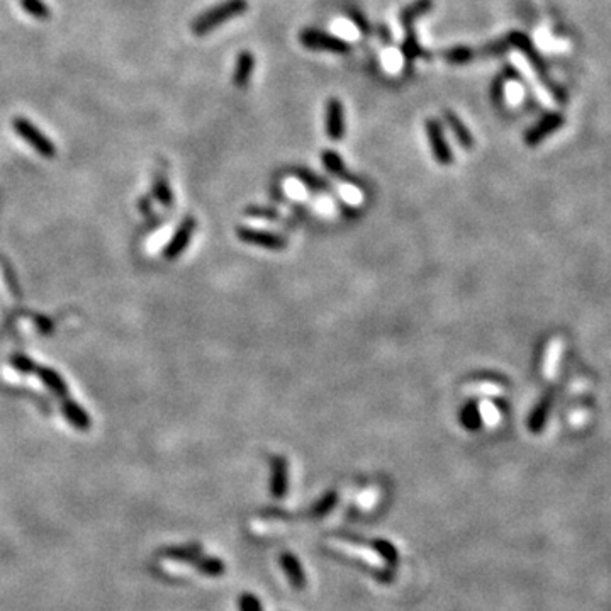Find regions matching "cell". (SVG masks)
Masks as SVG:
<instances>
[{"label": "cell", "mask_w": 611, "mask_h": 611, "mask_svg": "<svg viewBox=\"0 0 611 611\" xmlns=\"http://www.w3.org/2000/svg\"><path fill=\"white\" fill-rule=\"evenodd\" d=\"M248 11V0H224V2L217 4L209 11L202 12L199 17H195L192 23V33L198 36H204L215 31L221 24L228 23V21L240 17Z\"/></svg>", "instance_id": "obj_1"}, {"label": "cell", "mask_w": 611, "mask_h": 611, "mask_svg": "<svg viewBox=\"0 0 611 611\" xmlns=\"http://www.w3.org/2000/svg\"><path fill=\"white\" fill-rule=\"evenodd\" d=\"M12 126H14L16 132L25 141V143L31 144L38 155L45 158L57 156V147H55L53 141H51L41 130H38L29 119L16 118L14 121H12Z\"/></svg>", "instance_id": "obj_2"}, {"label": "cell", "mask_w": 611, "mask_h": 611, "mask_svg": "<svg viewBox=\"0 0 611 611\" xmlns=\"http://www.w3.org/2000/svg\"><path fill=\"white\" fill-rule=\"evenodd\" d=\"M299 41H301V45L306 46L307 50L331 51V53H340V55L348 53L350 51L348 42L345 40L313 28L302 29L301 34H299Z\"/></svg>", "instance_id": "obj_3"}, {"label": "cell", "mask_w": 611, "mask_h": 611, "mask_svg": "<svg viewBox=\"0 0 611 611\" xmlns=\"http://www.w3.org/2000/svg\"><path fill=\"white\" fill-rule=\"evenodd\" d=\"M426 136H428V143L431 148V153L437 158L440 165L448 166L454 164V153H452L450 144L447 143L445 135H443V127L440 124L438 119H426Z\"/></svg>", "instance_id": "obj_4"}, {"label": "cell", "mask_w": 611, "mask_h": 611, "mask_svg": "<svg viewBox=\"0 0 611 611\" xmlns=\"http://www.w3.org/2000/svg\"><path fill=\"white\" fill-rule=\"evenodd\" d=\"M236 236L240 238L243 243L265 248V250L282 251L287 248V241H285L280 234L263 232V229L245 228V226H240V228H236Z\"/></svg>", "instance_id": "obj_5"}, {"label": "cell", "mask_w": 611, "mask_h": 611, "mask_svg": "<svg viewBox=\"0 0 611 611\" xmlns=\"http://www.w3.org/2000/svg\"><path fill=\"white\" fill-rule=\"evenodd\" d=\"M195 226H198V223H195L194 216H187L185 219L178 224L177 232H175L172 240L169 241V245H166L164 251L166 260L178 258V256L185 251V248L189 246V243L192 240V234L195 232Z\"/></svg>", "instance_id": "obj_6"}, {"label": "cell", "mask_w": 611, "mask_h": 611, "mask_svg": "<svg viewBox=\"0 0 611 611\" xmlns=\"http://www.w3.org/2000/svg\"><path fill=\"white\" fill-rule=\"evenodd\" d=\"M326 132L333 141H341L345 136V110L343 104L336 97L326 102V118H324Z\"/></svg>", "instance_id": "obj_7"}, {"label": "cell", "mask_w": 611, "mask_h": 611, "mask_svg": "<svg viewBox=\"0 0 611 611\" xmlns=\"http://www.w3.org/2000/svg\"><path fill=\"white\" fill-rule=\"evenodd\" d=\"M272 477H270V493L273 498L282 499L287 494L289 488V464L284 457L277 455L270 460Z\"/></svg>", "instance_id": "obj_8"}, {"label": "cell", "mask_w": 611, "mask_h": 611, "mask_svg": "<svg viewBox=\"0 0 611 611\" xmlns=\"http://www.w3.org/2000/svg\"><path fill=\"white\" fill-rule=\"evenodd\" d=\"M280 566L282 569H284L285 576H287L289 583L292 584L294 589H297V591H301V589L306 588V574L304 569H302L301 562L297 561L296 555L284 552L280 555Z\"/></svg>", "instance_id": "obj_9"}, {"label": "cell", "mask_w": 611, "mask_h": 611, "mask_svg": "<svg viewBox=\"0 0 611 611\" xmlns=\"http://www.w3.org/2000/svg\"><path fill=\"white\" fill-rule=\"evenodd\" d=\"M62 413H63V416H65L68 420V423L74 426V428L82 430V431L91 428V425H92L91 416H88V413L85 411L82 406L76 404L75 401H72V399L63 401Z\"/></svg>", "instance_id": "obj_10"}, {"label": "cell", "mask_w": 611, "mask_h": 611, "mask_svg": "<svg viewBox=\"0 0 611 611\" xmlns=\"http://www.w3.org/2000/svg\"><path fill=\"white\" fill-rule=\"evenodd\" d=\"M255 68V58L250 51H241L240 57L236 59V68H234L233 74V84L238 88H245L248 82H250L251 74H253Z\"/></svg>", "instance_id": "obj_11"}, {"label": "cell", "mask_w": 611, "mask_h": 611, "mask_svg": "<svg viewBox=\"0 0 611 611\" xmlns=\"http://www.w3.org/2000/svg\"><path fill=\"white\" fill-rule=\"evenodd\" d=\"M443 118H445V122L448 124V127H450L452 132H454V136L460 143V147H464L465 149H472L474 138L471 131H469V127L462 122V119L457 116L455 113H452V110H445V113H443Z\"/></svg>", "instance_id": "obj_12"}, {"label": "cell", "mask_w": 611, "mask_h": 611, "mask_svg": "<svg viewBox=\"0 0 611 611\" xmlns=\"http://www.w3.org/2000/svg\"><path fill=\"white\" fill-rule=\"evenodd\" d=\"M321 160H323L324 169H326L331 175H335V177L338 178H343V181L355 182V178L347 172V166H345L343 158H341L336 152H333V149H324L321 153Z\"/></svg>", "instance_id": "obj_13"}, {"label": "cell", "mask_w": 611, "mask_h": 611, "mask_svg": "<svg viewBox=\"0 0 611 611\" xmlns=\"http://www.w3.org/2000/svg\"><path fill=\"white\" fill-rule=\"evenodd\" d=\"M36 372H38V377L41 379V382L45 384L53 394H57L59 397H65L68 394V387L65 380H63V377L57 370L50 369V367H38Z\"/></svg>", "instance_id": "obj_14"}, {"label": "cell", "mask_w": 611, "mask_h": 611, "mask_svg": "<svg viewBox=\"0 0 611 611\" xmlns=\"http://www.w3.org/2000/svg\"><path fill=\"white\" fill-rule=\"evenodd\" d=\"M153 192H155V198L160 200L161 206L170 207L173 204L172 189H170V183L165 175H156L155 181H153Z\"/></svg>", "instance_id": "obj_15"}, {"label": "cell", "mask_w": 611, "mask_h": 611, "mask_svg": "<svg viewBox=\"0 0 611 611\" xmlns=\"http://www.w3.org/2000/svg\"><path fill=\"white\" fill-rule=\"evenodd\" d=\"M476 57H477V53L472 48H469V46H455V48L443 51V58H445L447 62L454 63V65H462V63H469L471 59H474Z\"/></svg>", "instance_id": "obj_16"}, {"label": "cell", "mask_w": 611, "mask_h": 611, "mask_svg": "<svg viewBox=\"0 0 611 611\" xmlns=\"http://www.w3.org/2000/svg\"><path fill=\"white\" fill-rule=\"evenodd\" d=\"M198 569L202 574L209 576V578H217V576H223L226 571L224 562L221 559L216 557H206V559H198Z\"/></svg>", "instance_id": "obj_17"}, {"label": "cell", "mask_w": 611, "mask_h": 611, "mask_svg": "<svg viewBox=\"0 0 611 611\" xmlns=\"http://www.w3.org/2000/svg\"><path fill=\"white\" fill-rule=\"evenodd\" d=\"M460 421H462V425L469 431H474V430L479 428L481 426V414H479V409H477L476 403L465 404L462 413H460Z\"/></svg>", "instance_id": "obj_18"}, {"label": "cell", "mask_w": 611, "mask_h": 611, "mask_svg": "<svg viewBox=\"0 0 611 611\" xmlns=\"http://www.w3.org/2000/svg\"><path fill=\"white\" fill-rule=\"evenodd\" d=\"M372 547H374L375 550L380 554V557L386 561L389 566L396 567L397 562H399V554H397L396 547L392 544H389L387 540H374L372 542Z\"/></svg>", "instance_id": "obj_19"}, {"label": "cell", "mask_w": 611, "mask_h": 611, "mask_svg": "<svg viewBox=\"0 0 611 611\" xmlns=\"http://www.w3.org/2000/svg\"><path fill=\"white\" fill-rule=\"evenodd\" d=\"M21 7H23L29 16L36 17V19H41V21L50 19L51 16L50 7L46 6L42 0H21Z\"/></svg>", "instance_id": "obj_20"}, {"label": "cell", "mask_w": 611, "mask_h": 611, "mask_svg": "<svg viewBox=\"0 0 611 611\" xmlns=\"http://www.w3.org/2000/svg\"><path fill=\"white\" fill-rule=\"evenodd\" d=\"M336 501H338V494H336L335 491H330V493L324 494L323 498L314 504L313 510H311V515L316 516V518H321V516H326L328 513H330L333 510V508H335Z\"/></svg>", "instance_id": "obj_21"}, {"label": "cell", "mask_w": 611, "mask_h": 611, "mask_svg": "<svg viewBox=\"0 0 611 611\" xmlns=\"http://www.w3.org/2000/svg\"><path fill=\"white\" fill-rule=\"evenodd\" d=\"M296 173H297V177L301 178V181L304 182L307 187H309V189L318 190V192H323V190H328V189H330V183L324 182L323 178H321V177H318V175H316V173H311L309 170H306V169H299Z\"/></svg>", "instance_id": "obj_22"}, {"label": "cell", "mask_w": 611, "mask_h": 611, "mask_svg": "<svg viewBox=\"0 0 611 611\" xmlns=\"http://www.w3.org/2000/svg\"><path fill=\"white\" fill-rule=\"evenodd\" d=\"M11 364L17 372H21V374H33V372L38 370V367L31 358H28L25 355H21V353H17L11 358Z\"/></svg>", "instance_id": "obj_23"}, {"label": "cell", "mask_w": 611, "mask_h": 611, "mask_svg": "<svg viewBox=\"0 0 611 611\" xmlns=\"http://www.w3.org/2000/svg\"><path fill=\"white\" fill-rule=\"evenodd\" d=\"M246 215L250 217H262V219H272V221H280L279 212H275L273 209H267V207H258V206H251L246 209Z\"/></svg>", "instance_id": "obj_24"}, {"label": "cell", "mask_w": 611, "mask_h": 611, "mask_svg": "<svg viewBox=\"0 0 611 611\" xmlns=\"http://www.w3.org/2000/svg\"><path fill=\"white\" fill-rule=\"evenodd\" d=\"M240 610L241 611H263L262 603L253 595L246 593L240 598Z\"/></svg>", "instance_id": "obj_25"}, {"label": "cell", "mask_w": 611, "mask_h": 611, "mask_svg": "<svg viewBox=\"0 0 611 611\" xmlns=\"http://www.w3.org/2000/svg\"><path fill=\"white\" fill-rule=\"evenodd\" d=\"M161 567H165L166 571L169 572H172V574H187V569H189V567H187V564L185 562H181V561H175V559H164V561H161Z\"/></svg>", "instance_id": "obj_26"}]
</instances>
